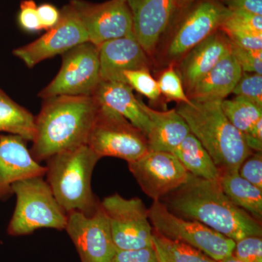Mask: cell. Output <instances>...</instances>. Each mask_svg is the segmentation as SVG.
<instances>
[{"label":"cell","instance_id":"cell-1","mask_svg":"<svg viewBox=\"0 0 262 262\" xmlns=\"http://www.w3.org/2000/svg\"><path fill=\"white\" fill-rule=\"evenodd\" d=\"M165 206L174 214L198 221L234 242L261 237V222L232 203L220 182L189 176L187 182L165 196Z\"/></svg>","mask_w":262,"mask_h":262},{"label":"cell","instance_id":"cell-2","mask_svg":"<svg viewBox=\"0 0 262 262\" xmlns=\"http://www.w3.org/2000/svg\"><path fill=\"white\" fill-rule=\"evenodd\" d=\"M35 117L34 159L46 161L66 150L87 145L99 103L93 96H59L43 99Z\"/></svg>","mask_w":262,"mask_h":262},{"label":"cell","instance_id":"cell-3","mask_svg":"<svg viewBox=\"0 0 262 262\" xmlns=\"http://www.w3.org/2000/svg\"><path fill=\"white\" fill-rule=\"evenodd\" d=\"M221 103L191 100L189 103H181L177 110L222 175L238 172L241 164L253 151L246 145L242 134L227 120Z\"/></svg>","mask_w":262,"mask_h":262},{"label":"cell","instance_id":"cell-4","mask_svg":"<svg viewBox=\"0 0 262 262\" xmlns=\"http://www.w3.org/2000/svg\"><path fill=\"white\" fill-rule=\"evenodd\" d=\"M101 159L89 146L66 150L46 162V177L57 201L66 213L92 215L100 206L91 187L93 172Z\"/></svg>","mask_w":262,"mask_h":262},{"label":"cell","instance_id":"cell-5","mask_svg":"<svg viewBox=\"0 0 262 262\" xmlns=\"http://www.w3.org/2000/svg\"><path fill=\"white\" fill-rule=\"evenodd\" d=\"M42 177H29L12 185L16 205L7 229L10 235H26L42 228L65 229L67 213Z\"/></svg>","mask_w":262,"mask_h":262},{"label":"cell","instance_id":"cell-6","mask_svg":"<svg viewBox=\"0 0 262 262\" xmlns=\"http://www.w3.org/2000/svg\"><path fill=\"white\" fill-rule=\"evenodd\" d=\"M87 146L100 158L113 157L128 163L149 151L147 139L142 131L120 114L100 103Z\"/></svg>","mask_w":262,"mask_h":262},{"label":"cell","instance_id":"cell-7","mask_svg":"<svg viewBox=\"0 0 262 262\" xmlns=\"http://www.w3.org/2000/svg\"><path fill=\"white\" fill-rule=\"evenodd\" d=\"M153 229L167 237L196 248L218 262L232 255L235 242L198 221L174 214L160 201L148 209Z\"/></svg>","mask_w":262,"mask_h":262},{"label":"cell","instance_id":"cell-8","mask_svg":"<svg viewBox=\"0 0 262 262\" xmlns=\"http://www.w3.org/2000/svg\"><path fill=\"white\" fill-rule=\"evenodd\" d=\"M55 78L39 93L42 99L59 96H93L101 82L98 47L82 43L62 54Z\"/></svg>","mask_w":262,"mask_h":262},{"label":"cell","instance_id":"cell-9","mask_svg":"<svg viewBox=\"0 0 262 262\" xmlns=\"http://www.w3.org/2000/svg\"><path fill=\"white\" fill-rule=\"evenodd\" d=\"M101 206L107 216L117 250L153 247V227L140 198L127 199L115 194L105 198Z\"/></svg>","mask_w":262,"mask_h":262},{"label":"cell","instance_id":"cell-10","mask_svg":"<svg viewBox=\"0 0 262 262\" xmlns=\"http://www.w3.org/2000/svg\"><path fill=\"white\" fill-rule=\"evenodd\" d=\"M60 11L59 21L54 27L34 42L13 51L14 56L29 68L89 42L87 32L72 3L65 5Z\"/></svg>","mask_w":262,"mask_h":262},{"label":"cell","instance_id":"cell-11","mask_svg":"<svg viewBox=\"0 0 262 262\" xmlns=\"http://www.w3.org/2000/svg\"><path fill=\"white\" fill-rule=\"evenodd\" d=\"M128 167L143 192L154 201L182 187L190 176L175 155L168 151L149 150L129 163Z\"/></svg>","mask_w":262,"mask_h":262},{"label":"cell","instance_id":"cell-12","mask_svg":"<svg viewBox=\"0 0 262 262\" xmlns=\"http://www.w3.org/2000/svg\"><path fill=\"white\" fill-rule=\"evenodd\" d=\"M80 18L89 42L95 46L122 37H135L132 17L125 0H108L103 3L84 0L70 2Z\"/></svg>","mask_w":262,"mask_h":262},{"label":"cell","instance_id":"cell-13","mask_svg":"<svg viewBox=\"0 0 262 262\" xmlns=\"http://www.w3.org/2000/svg\"><path fill=\"white\" fill-rule=\"evenodd\" d=\"M66 231L75 244L81 262H112L116 253L107 216L101 206L92 215L67 213Z\"/></svg>","mask_w":262,"mask_h":262},{"label":"cell","instance_id":"cell-14","mask_svg":"<svg viewBox=\"0 0 262 262\" xmlns=\"http://www.w3.org/2000/svg\"><path fill=\"white\" fill-rule=\"evenodd\" d=\"M186 11L168 46V55L172 59L187 54L220 30L230 13L218 0H199Z\"/></svg>","mask_w":262,"mask_h":262},{"label":"cell","instance_id":"cell-15","mask_svg":"<svg viewBox=\"0 0 262 262\" xmlns=\"http://www.w3.org/2000/svg\"><path fill=\"white\" fill-rule=\"evenodd\" d=\"M134 36L146 54H151L177 10V0H125Z\"/></svg>","mask_w":262,"mask_h":262},{"label":"cell","instance_id":"cell-16","mask_svg":"<svg viewBox=\"0 0 262 262\" xmlns=\"http://www.w3.org/2000/svg\"><path fill=\"white\" fill-rule=\"evenodd\" d=\"M46 173V166L34 159L23 138L0 134V201H7L13 195L12 185L15 182L44 177Z\"/></svg>","mask_w":262,"mask_h":262},{"label":"cell","instance_id":"cell-17","mask_svg":"<svg viewBox=\"0 0 262 262\" xmlns=\"http://www.w3.org/2000/svg\"><path fill=\"white\" fill-rule=\"evenodd\" d=\"M98 47L101 81L125 83L124 72L149 70L147 54L135 37L118 38Z\"/></svg>","mask_w":262,"mask_h":262},{"label":"cell","instance_id":"cell-18","mask_svg":"<svg viewBox=\"0 0 262 262\" xmlns=\"http://www.w3.org/2000/svg\"><path fill=\"white\" fill-rule=\"evenodd\" d=\"M231 46L228 37L218 30L187 53L181 67V77L187 93L222 58L230 53Z\"/></svg>","mask_w":262,"mask_h":262},{"label":"cell","instance_id":"cell-19","mask_svg":"<svg viewBox=\"0 0 262 262\" xmlns=\"http://www.w3.org/2000/svg\"><path fill=\"white\" fill-rule=\"evenodd\" d=\"M141 105L149 120L146 139L150 151L172 152L190 134L187 122L176 108L158 111L141 100Z\"/></svg>","mask_w":262,"mask_h":262},{"label":"cell","instance_id":"cell-20","mask_svg":"<svg viewBox=\"0 0 262 262\" xmlns=\"http://www.w3.org/2000/svg\"><path fill=\"white\" fill-rule=\"evenodd\" d=\"M243 71L235 58L229 53L188 92V97L199 102L222 101L238 82Z\"/></svg>","mask_w":262,"mask_h":262},{"label":"cell","instance_id":"cell-21","mask_svg":"<svg viewBox=\"0 0 262 262\" xmlns=\"http://www.w3.org/2000/svg\"><path fill=\"white\" fill-rule=\"evenodd\" d=\"M93 97L103 106L126 118L146 136L150 122L133 89L125 82L101 81Z\"/></svg>","mask_w":262,"mask_h":262},{"label":"cell","instance_id":"cell-22","mask_svg":"<svg viewBox=\"0 0 262 262\" xmlns=\"http://www.w3.org/2000/svg\"><path fill=\"white\" fill-rule=\"evenodd\" d=\"M171 153L191 175L220 182L222 176L220 170L204 146L192 133Z\"/></svg>","mask_w":262,"mask_h":262},{"label":"cell","instance_id":"cell-23","mask_svg":"<svg viewBox=\"0 0 262 262\" xmlns=\"http://www.w3.org/2000/svg\"><path fill=\"white\" fill-rule=\"evenodd\" d=\"M220 183L223 192L236 206L261 222L262 189L242 178L238 172L222 174Z\"/></svg>","mask_w":262,"mask_h":262},{"label":"cell","instance_id":"cell-24","mask_svg":"<svg viewBox=\"0 0 262 262\" xmlns=\"http://www.w3.org/2000/svg\"><path fill=\"white\" fill-rule=\"evenodd\" d=\"M35 117L29 110L15 102L0 89V132L32 141Z\"/></svg>","mask_w":262,"mask_h":262},{"label":"cell","instance_id":"cell-25","mask_svg":"<svg viewBox=\"0 0 262 262\" xmlns=\"http://www.w3.org/2000/svg\"><path fill=\"white\" fill-rule=\"evenodd\" d=\"M153 246L159 262H216L196 248L167 238L154 229Z\"/></svg>","mask_w":262,"mask_h":262},{"label":"cell","instance_id":"cell-26","mask_svg":"<svg viewBox=\"0 0 262 262\" xmlns=\"http://www.w3.org/2000/svg\"><path fill=\"white\" fill-rule=\"evenodd\" d=\"M221 106L227 120L242 136L262 119V108L239 96L223 100Z\"/></svg>","mask_w":262,"mask_h":262},{"label":"cell","instance_id":"cell-27","mask_svg":"<svg viewBox=\"0 0 262 262\" xmlns=\"http://www.w3.org/2000/svg\"><path fill=\"white\" fill-rule=\"evenodd\" d=\"M160 94L163 95L169 101L180 103H189V99L184 90L182 77L173 66L166 69L157 80Z\"/></svg>","mask_w":262,"mask_h":262},{"label":"cell","instance_id":"cell-28","mask_svg":"<svg viewBox=\"0 0 262 262\" xmlns=\"http://www.w3.org/2000/svg\"><path fill=\"white\" fill-rule=\"evenodd\" d=\"M124 77L125 83L131 89L151 101H157L161 95L158 82L150 74L149 70L127 71L124 72Z\"/></svg>","mask_w":262,"mask_h":262},{"label":"cell","instance_id":"cell-29","mask_svg":"<svg viewBox=\"0 0 262 262\" xmlns=\"http://www.w3.org/2000/svg\"><path fill=\"white\" fill-rule=\"evenodd\" d=\"M232 93L262 108V75L243 72Z\"/></svg>","mask_w":262,"mask_h":262},{"label":"cell","instance_id":"cell-30","mask_svg":"<svg viewBox=\"0 0 262 262\" xmlns=\"http://www.w3.org/2000/svg\"><path fill=\"white\" fill-rule=\"evenodd\" d=\"M234 46L246 49L262 50V33L248 29L222 26L220 29Z\"/></svg>","mask_w":262,"mask_h":262},{"label":"cell","instance_id":"cell-31","mask_svg":"<svg viewBox=\"0 0 262 262\" xmlns=\"http://www.w3.org/2000/svg\"><path fill=\"white\" fill-rule=\"evenodd\" d=\"M232 255L242 262H262L261 237L248 236L236 241Z\"/></svg>","mask_w":262,"mask_h":262},{"label":"cell","instance_id":"cell-32","mask_svg":"<svg viewBox=\"0 0 262 262\" xmlns=\"http://www.w3.org/2000/svg\"><path fill=\"white\" fill-rule=\"evenodd\" d=\"M231 53L244 72L262 75V50L246 49L232 44Z\"/></svg>","mask_w":262,"mask_h":262},{"label":"cell","instance_id":"cell-33","mask_svg":"<svg viewBox=\"0 0 262 262\" xmlns=\"http://www.w3.org/2000/svg\"><path fill=\"white\" fill-rule=\"evenodd\" d=\"M238 173L242 178L262 189L261 151H253L241 164Z\"/></svg>","mask_w":262,"mask_h":262},{"label":"cell","instance_id":"cell-34","mask_svg":"<svg viewBox=\"0 0 262 262\" xmlns=\"http://www.w3.org/2000/svg\"><path fill=\"white\" fill-rule=\"evenodd\" d=\"M222 26L237 27L262 33V16L246 12L230 11Z\"/></svg>","mask_w":262,"mask_h":262},{"label":"cell","instance_id":"cell-35","mask_svg":"<svg viewBox=\"0 0 262 262\" xmlns=\"http://www.w3.org/2000/svg\"><path fill=\"white\" fill-rule=\"evenodd\" d=\"M20 27L29 32L42 30L38 16L37 6L34 0H24L20 3L18 14Z\"/></svg>","mask_w":262,"mask_h":262},{"label":"cell","instance_id":"cell-36","mask_svg":"<svg viewBox=\"0 0 262 262\" xmlns=\"http://www.w3.org/2000/svg\"><path fill=\"white\" fill-rule=\"evenodd\" d=\"M112 262H159L154 246L140 249L117 250Z\"/></svg>","mask_w":262,"mask_h":262},{"label":"cell","instance_id":"cell-37","mask_svg":"<svg viewBox=\"0 0 262 262\" xmlns=\"http://www.w3.org/2000/svg\"><path fill=\"white\" fill-rule=\"evenodd\" d=\"M38 16L41 27L44 30H49L58 24L61 17V11L54 5L45 3L37 7Z\"/></svg>","mask_w":262,"mask_h":262},{"label":"cell","instance_id":"cell-38","mask_svg":"<svg viewBox=\"0 0 262 262\" xmlns=\"http://www.w3.org/2000/svg\"><path fill=\"white\" fill-rule=\"evenodd\" d=\"M225 5L230 11L246 12L262 16V0H226Z\"/></svg>","mask_w":262,"mask_h":262},{"label":"cell","instance_id":"cell-39","mask_svg":"<svg viewBox=\"0 0 262 262\" xmlns=\"http://www.w3.org/2000/svg\"><path fill=\"white\" fill-rule=\"evenodd\" d=\"M243 136L250 149L253 151H262V119Z\"/></svg>","mask_w":262,"mask_h":262},{"label":"cell","instance_id":"cell-40","mask_svg":"<svg viewBox=\"0 0 262 262\" xmlns=\"http://www.w3.org/2000/svg\"><path fill=\"white\" fill-rule=\"evenodd\" d=\"M196 0H177V10L179 11H186L193 4Z\"/></svg>","mask_w":262,"mask_h":262},{"label":"cell","instance_id":"cell-41","mask_svg":"<svg viewBox=\"0 0 262 262\" xmlns=\"http://www.w3.org/2000/svg\"><path fill=\"white\" fill-rule=\"evenodd\" d=\"M218 262H242L239 261L238 259H237L234 256H232V255H230V256H227L224 259H222V261Z\"/></svg>","mask_w":262,"mask_h":262}]
</instances>
